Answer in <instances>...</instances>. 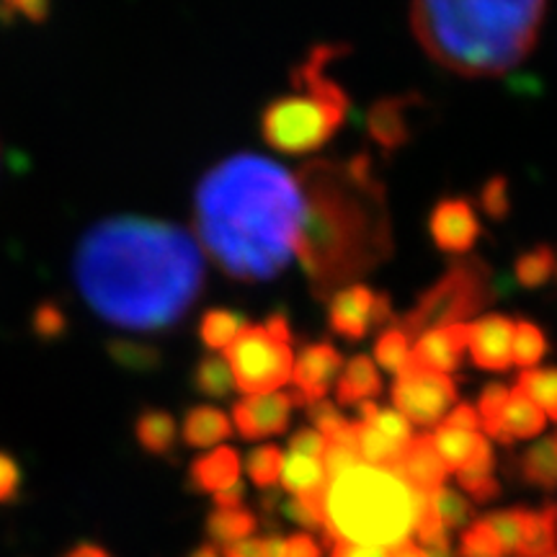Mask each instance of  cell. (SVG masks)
I'll return each mask as SVG.
<instances>
[{
	"instance_id": "obj_24",
	"label": "cell",
	"mask_w": 557,
	"mask_h": 557,
	"mask_svg": "<svg viewBox=\"0 0 557 557\" xmlns=\"http://www.w3.org/2000/svg\"><path fill=\"white\" fill-rule=\"evenodd\" d=\"M233 436V421L214 406H191L184 416L181 438L194 449H207Z\"/></svg>"
},
{
	"instance_id": "obj_16",
	"label": "cell",
	"mask_w": 557,
	"mask_h": 557,
	"mask_svg": "<svg viewBox=\"0 0 557 557\" xmlns=\"http://www.w3.org/2000/svg\"><path fill=\"white\" fill-rule=\"evenodd\" d=\"M513 341V318L500 312H487L470 323V359L478 369L485 372H508L513 367L511 359Z\"/></svg>"
},
{
	"instance_id": "obj_48",
	"label": "cell",
	"mask_w": 557,
	"mask_h": 557,
	"mask_svg": "<svg viewBox=\"0 0 557 557\" xmlns=\"http://www.w3.org/2000/svg\"><path fill=\"white\" fill-rule=\"evenodd\" d=\"M282 557H323V553H320V545L312 534L297 532V534H289V537H284Z\"/></svg>"
},
{
	"instance_id": "obj_32",
	"label": "cell",
	"mask_w": 557,
	"mask_h": 557,
	"mask_svg": "<svg viewBox=\"0 0 557 557\" xmlns=\"http://www.w3.org/2000/svg\"><path fill=\"white\" fill-rule=\"evenodd\" d=\"M191 387L194 393L205 395V398L225 400L233 395V372H230L227 361L218 354H205L191 369Z\"/></svg>"
},
{
	"instance_id": "obj_43",
	"label": "cell",
	"mask_w": 557,
	"mask_h": 557,
	"mask_svg": "<svg viewBox=\"0 0 557 557\" xmlns=\"http://www.w3.org/2000/svg\"><path fill=\"white\" fill-rule=\"evenodd\" d=\"M369 426L377 429L382 436L389 438V442L403 444V447L410 444V438L416 436L413 426H410L406 418H403L395 408H380L377 413H374L372 421H369Z\"/></svg>"
},
{
	"instance_id": "obj_47",
	"label": "cell",
	"mask_w": 557,
	"mask_h": 557,
	"mask_svg": "<svg viewBox=\"0 0 557 557\" xmlns=\"http://www.w3.org/2000/svg\"><path fill=\"white\" fill-rule=\"evenodd\" d=\"M442 426L459 429V431H480V418L472 403H457L449 408V413L442 418Z\"/></svg>"
},
{
	"instance_id": "obj_36",
	"label": "cell",
	"mask_w": 557,
	"mask_h": 557,
	"mask_svg": "<svg viewBox=\"0 0 557 557\" xmlns=\"http://www.w3.org/2000/svg\"><path fill=\"white\" fill-rule=\"evenodd\" d=\"M374 359L389 374H398L408 367L410 359V338L400 331V325H389L380 333L377 344H374Z\"/></svg>"
},
{
	"instance_id": "obj_30",
	"label": "cell",
	"mask_w": 557,
	"mask_h": 557,
	"mask_svg": "<svg viewBox=\"0 0 557 557\" xmlns=\"http://www.w3.org/2000/svg\"><path fill=\"white\" fill-rule=\"evenodd\" d=\"M513 389L524 395L527 400H532L545 418L557 423V367L524 369Z\"/></svg>"
},
{
	"instance_id": "obj_50",
	"label": "cell",
	"mask_w": 557,
	"mask_h": 557,
	"mask_svg": "<svg viewBox=\"0 0 557 557\" xmlns=\"http://www.w3.org/2000/svg\"><path fill=\"white\" fill-rule=\"evenodd\" d=\"M222 557H269L267 555V542L261 537H248L235 542V545H227Z\"/></svg>"
},
{
	"instance_id": "obj_11",
	"label": "cell",
	"mask_w": 557,
	"mask_h": 557,
	"mask_svg": "<svg viewBox=\"0 0 557 557\" xmlns=\"http://www.w3.org/2000/svg\"><path fill=\"white\" fill-rule=\"evenodd\" d=\"M341 369H344V354L331 341H315L305 346L292 364L289 380L295 385L289 393L292 403L308 408L312 403L325 400Z\"/></svg>"
},
{
	"instance_id": "obj_45",
	"label": "cell",
	"mask_w": 557,
	"mask_h": 557,
	"mask_svg": "<svg viewBox=\"0 0 557 557\" xmlns=\"http://www.w3.org/2000/svg\"><path fill=\"white\" fill-rule=\"evenodd\" d=\"M289 451H292V455L320 459V457H323V451H325V438L320 436L312 426H302L289 436Z\"/></svg>"
},
{
	"instance_id": "obj_51",
	"label": "cell",
	"mask_w": 557,
	"mask_h": 557,
	"mask_svg": "<svg viewBox=\"0 0 557 557\" xmlns=\"http://www.w3.org/2000/svg\"><path fill=\"white\" fill-rule=\"evenodd\" d=\"M331 557H385V549L351 545V542H333Z\"/></svg>"
},
{
	"instance_id": "obj_3",
	"label": "cell",
	"mask_w": 557,
	"mask_h": 557,
	"mask_svg": "<svg viewBox=\"0 0 557 557\" xmlns=\"http://www.w3.org/2000/svg\"><path fill=\"white\" fill-rule=\"evenodd\" d=\"M295 178L302 194L295 256L312 297L329 299L393 256L387 191L367 152L310 160Z\"/></svg>"
},
{
	"instance_id": "obj_4",
	"label": "cell",
	"mask_w": 557,
	"mask_h": 557,
	"mask_svg": "<svg viewBox=\"0 0 557 557\" xmlns=\"http://www.w3.org/2000/svg\"><path fill=\"white\" fill-rule=\"evenodd\" d=\"M547 0H410V29L436 65L462 78H496L540 41Z\"/></svg>"
},
{
	"instance_id": "obj_23",
	"label": "cell",
	"mask_w": 557,
	"mask_h": 557,
	"mask_svg": "<svg viewBox=\"0 0 557 557\" xmlns=\"http://www.w3.org/2000/svg\"><path fill=\"white\" fill-rule=\"evenodd\" d=\"M382 393L380 369L372 357L357 354L341 372L336 385V400L341 406H359L364 400H374Z\"/></svg>"
},
{
	"instance_id": "obj_44",
	"label": "cell",
	"mask_w": 557,
	"mask_h": 557,
	"mask_svg": "<svg viewBox=\"0 0 557 557\" xmlns=\"http://www.w3.org/2000/svg\"><path fill=\"white\" fill-rule=\"evenodd\" d=\"M21 493V468L9 451H0V504H13Z\"/></svg>"
},
{
	"instance_id": "obj_14",
	"label": "cell",
	"mask_w": 557,
	"mask_h": 557,
	"mask_svg": "<svg viewBox=\"0 0 557 557\" xmlns=\"http://www.w3.org/2000/svg\"><path fill=\"white\" fill-rule=\"evenodd\" d=\"M292 408H295V403L287 393L246 395L233 406V421L238 436L246 438V442H259V438L287 434Z\"/></svg>"
},
{
	"instance_id": "obj_25",
	"label": "cell",
	"mask_w": 557,
	"mask_h": 557,
	"mask_svg": "<svg viewBox=\"0 0 557 557\" xmlns=\"http://www.w3.org/2000/svg\"><path fill=\"white\" fill-rule=\"evenodd\" d=\"M557 553V500L542 508H527L524 534L513 557H547Z\"/></svg>"
},
{
	"instance_id": "obj_57",
	"label": "cell",
	"mask_w": 557,
	"mask_h": 557,
	"mask_svg": "<svg viewBox=\"0 0 557 557\" xmlns=\"http://www.w3.org/2000/svg\"><path fill=\"white\" fill-rule=\"evenodd\" d=\"M547 557H557V553H553V555H547Z\"/></svg>"
},
{
	"instance_id": "obj_38",
	"label": "cell",
	"mask_w": 557,
	"mask_h": 557,
	"mask_svg": "<svg viewBox=\"0 0 557 557\" xmlns=\"http://www.w3.org/2000/svg\"><path fill=\"white\" fill-rule=\"evenodd\" d=\"M282 449L274 447V444H263V447L250 449L246 459L250 483L261 487V491H271L278 483V475H282Z\"/></svg>"
},
{
	"instance_id": "obj_2",
	"label": "cell",
	"mask_w": 557,
	"mask_h": 557,
	"mask_svg": "<svg viewBox=\"0 0 557 557\" xmlns=\"http://www.w3.org/2000/svg\"><path fill=\"white\" fill-rule=\"evenodd\" d=\"M302 194L295 173L238 152L201 176L194 230L209 259L238 282H269L295 259Z\"/></svg>"
},
{
	"instance_id": "obj_49",
	"label": "cell",
	"mask_w": 557,
	"mask_h": 557,
	"mask_svg": "<svg viewBox=\"0 0 557 557\" xmlns=\"http://www.w3.org/2000/svg\"><path fill=\"white\" fill-rule=\"evenodd\" d=\"M37 329L41 331V336H60L65 331V315L54 305H45L37 315Z\"/></svg>"
},
{
	"instance_id": "obj_46",
	"label": "cell",
	"mask_w": 557,
	"mask_h": 557,
	"mask_svg": "<svg viewBox=\"0 0 557 557\" xmlns=\"http://www.w3.org/2000/svg\"><path fill=\"white\" fill-rule=\"evenodd\" d=\"M0 11H3V16H21L39 24L47 18L50 0H0Z\"/></svg>"
},
{
	"instance_id": "obj_5",
	"label": "cell",
	"mask_w": 557,
	"mask_h": 557,
	"mask_svg": "<svg viewBox=\"0 0 557 557\" xmlns=\"http://www.w3.org/2000/svg\"><path fill=\"white\" fill-rule=\"evenodd\" d=\"M418 493L389 470L357 465L325 480L320 519L333 542L389 549L408 542L416 524Z\"/></svg>"
},
{
	"instance_id": "obj_34",
	"label": "cell",
	"mask_w": 557,
	"mask_h": 557,
	"mask_svg": "<svg viewBox=\"0 0 557 557\" xmlns=\"http://www.w3.org/2000/svg\"><path fill=\"white\" fill-rule=\"evenodd\" d=\"M431 511L436 513V519L442 521L447 532H462L465 527L475 519V506L468 496L455 491V487L442 485L429 496Z\"/></svg>"
},
{
	"instance_id": "obj_52",
	"label": "cell",
	"mask_w": 557,
	"mask_h": 557,
	"mask_svg": "<svg viewBox=\"0 0 557 557\" xmlns=\"http://www.w3.org/2000/svg\"><path fill=\"white\" fill-rule=\"evenodd\" d=\"M243 500H246V485L243 483L214 493V508H240Z\"/></svg>"
},
{
	"instance_id": "obj_55",
	"label": "cell",
	"mask_w": 557,
	"mask_h": 557,
	"mask_svg": "<svg viewBox=\"0 0 557 557\" xmlns=\"http://www.w3.org/2000/svg\"><path fill=\"white\" fill-rule=\"evenodd\" d=\"M426 549L429 557H457L455 547H451V542H438V545H431V547H423Z\"/></svg>"
},
{
	"instance_id": "obj_13",
	"label": "cell",
	"mask_w": 557,
	"mask_h": 557,
	"mask_svg": "<svg viewBox=\"0 0 557 557\" xmlns=\"http://www.w3.org/2000/svg\"><path fill=\"white\" fill-rule=\"evenodd\" d=\"M429 235L442 253H468V250L475 248L480 238L475 205L468 197L438 199L429 214Z\"/></svg>"
},
{
	"instance_id": "obj_31",
	"label": "cell",
	"mask_w": 557,
	"mask_h": 557,
	"mask_svg": "<svg viewBox=\"0 0 557 557\" xmlns=\"http://www.w3.org/2000/svg\"><path fill=\"white\" fill-rule=\"evenodd\" d=\"M243 329H246V315L243 312L230 308H212L205 310V315L199 318L197 336L207 348L220 351V348H227L233 344Z\"/></svg>"
},
{
	"instance_id": "obj_35",
	"label": "cell",
	"mask_w": 557,
	"mask_h": 557,
	"mask_svg": "<svg viewBox=\"0 0 557 557\" xmlns=\"http://www.w3.org/2000/svg\"><path fill=\"white\" fill-rule=\"evenodd\" d=\"M549 344L545 331L532 320H513V341H511V359L521 369H534L547 357Z\"/></svg>"
},
{
	"instance_id": "obj_20",
	"label": "cell",
	"mask_w": 557,
	"mask_h": 557,
	"mask_svg": "<svg viewBox=\"0 0 557 557\" xmlns=\"http://www.w3.org/2000/svg\"><path fill=\"white\" fill-rule=\"evenodd\" d=\"M135 438L148 455L173 459L178 451V426L165 408H143L135 418Z\"/></svg>"
},
{
	"instance_id": "obj_8",
	"label": "cell",
	"mask_w": 557,
	"mask_h": 557,
	"mask_svg": "<svg viewBox=\"0 0 557 557\" xmlns=\"http://www.w3.org/2000/svg\"><path fill=\"white\" fill-rule=\"evenodd\" d=\"M225 361L243 395L276 393L289 382L295 364V333L289 318L274 312L263 323H246L225 348Z\"/></svg>"
},
{
	"instance_id": "obj_39",
	"label": "cell",
	"mask_w": 557,
	"mask_h": 557,
	"mask_svg": "<svg viewBox=\"0 0 557 557\" xmlns=\"http://www.w3.org/2000/svg\"><path fill=\"white\" fill-rule=\"evenodd\" d=\"M491 524L493 534H496L500 547L506 555H517L521 545V534H524V519H527V506H513V508H500V511L485 513L483 517Z\"/></svg>"
},
{
	"instance_id": "obj_6",
	"label": "cell",
	"mask_w": 557,
	"mask_h": 557,
	"mask_svg": "<svg viewBox=\"0 0 557 557\" xmlns=\"http://www.w3.org/2000/svg\"><path fill=\"white\" fill-rule=\"evenodd\" d=\"M348 54L346 45H315L289 73L292 94L276 96L261 111V137L284 156L323 148L346 124L351 99L329 75V65Z\"/></svg>"
},
{
	"instance_id": "obj_37",
	"label": "cell",
	"mask_w": 557,
	"mask_h": 557,
	"mask_svg": "<svg viewBox=\"0 0 557 557\" xmlns=\"http://www.w3.org/2000/svg\"><path fill=\"white\" fill-rule=\"evenodd\" d=\"M457 557H506V553L491 524L483 517H475L459 534Z\"/></svg>"
},
{
	"instance_id": "obj_21",
	"label": "cell",
	"mask_w": 557,
	"mask_h": 557,
	"mask_svg": "<svg viewBox=\"0 0 557 557\" xmlns=\"http://www.w3.org/2000/svg\"><path fill=\"white\" fill-rule=\"evenodd\" d=\"M513 475L529 487L557 493V442L555 436L540 438L537 444L521 451L513 462Z\"/></svg>"
},
{
	"instance_id": "obj_18",
	"label": "cell",
	"mask_w": 557,
	"mask_h": 557,
	"mask_svg": "<svg viewBox=\"0 0 557 557\" xmlns=\"http://www.w3.org/2000/svg\"><path fill=\"white\" fill-rule=\"evenodd\" d=\"M240 483V455L233 447H218L189 465L186 487L191 493H220Z\"/></svg>"
},
{
	"instance_id": "obj_26",
	"label": "cell",
	"mask_w": 557,
	"mask_h": 557,
	"mask_svg": "<svg viewBox=\"0 0 557 557\" xmlns=\"http://www.w3.org/2000/svg\"><path fill=\"white\" fill-rule=\"evenodd\" d=\"M457 483L468 493L472 504H491L500 496V483L496 478V455L491 442L483 444L478 457L465 470L457 472Z\"/></svg>"
},
{
	"instance_id": "obj_7",
	"label": "cell",
	"mask_w": 557,
	"mask_h": 557,
	"mask_svg": "<svg viewBox=\"0 0 557 557\" xmlns=\"http://www.w3.org/2000/svg\"><path fill=\"white\" fill-rule=\"evenodd\" d=\"M496 302L493 269L483 259H459L416 299L400 320V331L408 338L465 323Z\"/></svg>"
},
{
	"instance_id": "obj_40",
	"label": "cell",
	"mask_w": 557,
	"mask_h": 557,
	"mask_svg": "<svg viewBox=\"0 0 557 557\" xmlns=\"http://www.w3.org/2000/svg\"><path fill=\"white\" fill-rule=\"evenodd\" d=\"M508 389L506 385H500V382H491V385L483 387V393L478 395V418H480V429L485 431L487 436H496V429H498V421H500V413H504L506 408V400H508Z\"/></svg>"
},
{
	"instance_id": "obj_27",
	"label": "cell",
	"mask_w": 557,
	"mask_h": 557,
	"mask_svg": "<svg viewBox=\"0 0 557 557\" xmlns=\"http://www.w3.org/2000/svg\"><path fill=\"white\" fill-rule=\"evenodd\" d=\"M259 527L253 511H248L246 506L240 508H214L205 521V532L209 537V545H235V542L248 540L250 534Z\"/></svg>"
},
{
	"instance_id": "obj_56",
	"label": "cell",
	"mask_w": 557,
	"mask_h": 557,
	"mask_svg": "<svg viewBox=\"0 0 557 557\" xmlns=\"http://www.w3.org/2000/svg\"><path fill=\"white\" fill-rule=\"evenodd\" d=\"M186 557H222L220 555V549L214 547V545H209V542H205V545H199V547H194L189 555Z\"/></svg>"
},
{
	"instance_id": "obj_42",
	"label": "cell",
	"mask_w": 557,
	"mask_h": 557,
	"mask_svg": "<svg viewBox=\"0 0 557 557\" xmlns=\"http://www.w3.org/2000/svg\"><path fill=\"white\" fill-rule=\"evenodd\" d=\"M305 413H308L312 429L318 431L320 436L329 442V438L338 436L341 431H346L348 426H351V421L348 418H344V413L336 406H331L329 400H318L312 403V406L305 408Z\"/></svg>"
},
{
	"instance_id": "obj_41",
	"label": "cell",
	"mask_w": 557,
	"mask_h": 557,
	"mask_svg": "<svg viewBox=\"0 0 557 557\" xmlns=\"http://www.w3.org/2000/svg\"><path fill=\"white\" fill-rule=\"evenodd\" d=\"M480 207L491 220L504 222L511 214V194L506 176H491L480 189Z\"/></svg>"
},
{
	"instance_id": "obj_28",
	"label": "cell",
	"mask_w": 557,
	"mask_h": 557,
	"mask_svg": "<svg viewBox=\"0 0 557 557\" xmlns=\"http://www.w3.org/2000/svg\"><path fill=\"white\" fill-rule=\"evenodd\" d=\"M107 354L116 367L132 374H152L165 361L163 351L158 346L132 338H111L107 344Z\"/></svg>"
},
{
	"instance_id": "obj_19",
	"label": "cell",
	"mask_w": 557,
	"mask_h": 557,
	"mask_svg": "<svg viewBox=\"0 0 557 557\" xmlns=\"http://www.w3.org/2000/svg\"><path fill=\"white\" fill-rule=\"evenodd\" d=\"M547 426V418L542 410L534 406L532 400H527L524 395L511 389L508 393L506 408L500 413L498 429H496V442L511 447L513 442H529V438H537Z\"/></svg>"
},
{
	"instance_id": "obj_53",
	"label": "cell",
	"mask_w": 557,
	"mask_h": 557,
	"mask_svg": "<svg viewBox=\"0 0 557 557\" xmlns=\"http://www.w3.org/2000/svg\"><path fill=\"white\" fill-rule=\"evenodd\" d=\"M62 557H114V555H111L107 547L96 545V542H78V545L70 547L67 553H62Z\"/></svg>"
},
{
	"instance_id": "obj_29",
	"label": "cell",
	"mask_w": 557,
	"mask_h": 557,
	"mask_svg": "<svg viewBox=\"0 0 557 557\" xmlns=\"http://www.w3.org/2000/svg\"><path fill=\"white\" fill-rule=\"evenodd\" d=\"M278 483L295 498L312 496L320 487L325 485V470L323 462L315 457H302V455H287L282 462V475Z\"/></svg>"
},
{
	"instance_id": "obj_12",
	"label": "cell",
	"mask_w": 557,
	"mask_h": 557,
	"mask_svg": "<svg viewBox=\"0 0 557 557\" xmlns=\"http://www.w3.org/2000/svg\"><path fill=\"white\" fill-rule=\"evenodd\" d=\"M423 99L418 94L382 96L367 109V135L385 158H393L413 139V109Z\"/></svg>"
},
{
	"instance_id": "obj_9",
	"label": "cell",
	"mask_w": 557,
	"mask_h": 557,
	"mask_svg": "<svg viewBox=\"0 0 557 557\" xmlns=\"http://www.w3.org/2000/svg\"><path fill=\"white\" fill-rule=\"evenodd\" d=\"M393 406L398 413L406 418L410 426H438L449 408L455 406L459 398L457 382L447 377V374L429 372L421 367H406L395 377L393 389Z\"/></svg>"
},
{
	"instance_id": "obj_22",
	"label": "cell",
	"mask_w": 557,
	"mask_h": 557,
	"mask_svg": "<svg viewBox=\"0 0 557 557\" xmlns=\"http://www.w3.org/2000/svg\"><path fill=\"white\" fill-rule=\"evenodd\" d=\"M431 447L442 459L444 470L447 472H457L465 470L472 459L478 457V451L483 449V444L487 442V436L480 434V431H459V429H449V426H434V431L429 434Z\"/></svg>"
},
{
	"instance_id": "obj_10",
	"label": "cell",
	"mask_w": 557,
	"mask_h": 557,
	"mask_svg": "<svg viewBox=\"0 0 557 557\" xmlns=\"http://www.w3.org/2000/svg\"><path fill=\"white\" fill-rule=\"evenodd\" d=\"M393 320V299L367 284H348L329 297V325L346 341H361L372 331L389 329Z\"/></svg>"
},
{
	"instance_id": "obj_33",
	"label": "cell",
	"mask_w": 557,
	"mask_h": 557,
	"mask_svg": "<svg viewBox=\"0 0 557 557\" xmlns=\"http://www.w3.org/2000/svg\"><path fill=\"white\" fill-rule=\"evenodd\" d=\"M557 271V253L549 246H534L524 250L517 261H513V278L519 287L540 289L553 278Z\"/></svg>"
},
{
	"instance_id": "obj_54",
	"label": "cell",
	"mask_w": 557,
	"mask_h": 557,
	"mask_svg": "<svg viewBox=\"0 0 557 557\" xmlns=\"http://www.w3.org/2000/svg\"><path fill=\"white\" fill-rule=\"evenodd\" d=\"M385 557H429V555L421 545H416V542L408 540L398 547H389V553H385Z\"/></svg>"
},
{
	"instance_id": "obj_15",
	"label": "cell",
	"mask_w": 557,
	"mask_h": 557,
	"mask_svg": "<svg viewBox=\"0 0 557 557\" xmlns=\"http://www.w3.org/2000/svg\"><path fill=\"white\" fill-rule=\"evenodd\" d=\"M470 344V323L447 325V329H436L418 336L413 351H410L408 367H421L429 372L438 374H455L462 369L465 351Z\"/></svg>"
},
{
	"instance_id": "obj_1",
	"label": "cell",
	"mask_w": 557,
	"mask_h": 557,
	"mask_svg": "<svg viewBox=\"0 0 557 557\" xmlns=\"http://www.w3.org/2000/svg\"><path fill=\"white\" fill-rule=\"evenodd\" d=\"M73 276L101 320L124 331L163 333L199 299L205 259L197 238L173 222L116 214L83 235Z\"/></svg>"
},
{
	"instance_id": "obj_17",
	"label": "cell",
	"mask_w": 557,
	"mask_h": 557,
	"mask_svg": "<svg viewBox=\"0 0 557 557\" xmlns=\"http://www.w3.org/2000/svg\"><path fill=\"white\" fill-rule=\"evenodd\" d=\"M393 475H398L403 483H406L410 491L423 493V496H431V493L438 491L447 480V470H444L442 459L431 447L429 436H413L398 462L393 465Z\"/></svg>"
},
{
	"instance_id": "obj_58",
	"label": "cell",
	"mask_w": 557,
	"mask_h": 557,
	"mask_svg": "<svg viewBox=\"0 0 557 557\" xmlns=\"http://www.w3.org/2000/svg\"><path fill=\"white\" fill-rule=\"evenodd\" d=\"M555 442H557V436H555Z\"/></svg>"
}]
</instances>
